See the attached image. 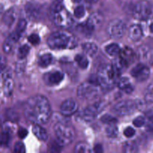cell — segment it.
<instances>
[{"label":"cell","mask_w":153,"mask_h":153,"mask_svg":"<svg viewBox=\"0 0 153 153\" xmlns=\"http://www.w3.org/2000/svg\"><path fill=\"white\" fill-rule=\"evenodd\" d=\"M24 114L35 124H45L50 119L52 110L47 98L41 95L30 97L24 105Z\"/></svg>","instance_id":"1"},{"label":"cell","mask_w":153,"mask_h":153,"mask_svg":"<svg viewBox=\"0 0 153 153\" xmlns=\"http://www.w3.org/2000/svg\"><path fill=\"white\" fill-rule=\"evenodd\" d=\"M121 70L114 64H105L100 68L97 74L99 85L105 90L111 89L118 82Z\"/></svg>","instance_id":"2"},{"label":"cell","mask_w":153,"mask_h":153,"mask_svg":"<svg viewBox=\"0 0 153 153\" xmlns=\"http://www.w3.org/2000/svg\"><path fill=\"white\" fill-rule=\"evenodd\" d=\"M47 44L52 49H73L77 45V40L70 33L56 31L49 36Z\"/></svg>","instance_id":"3"},{"label":"cell","mask_w":153,"mask_h":153,"mask_svg":"<svg viewBox=\"0 0 153 153\" xmlns=\"http://www.w3.org/2000/svg\"><path fill=\"white\" fill-rule=\"evenodd\" d=\"M51 16L54 23L61 28H69L73 24V18L60 2H55L52 5Z\"/></svg>","instance_id":"4"},{"label":"cell","mask_w":153,"mask_h":153,"mask_svg":"<svg viewBox=\"0 0 153 153\" xmlns=\"http://www.w3.org/2000/svg\"><path fill=\"white\" fill-rule=\"evenodd\" d=\"M57 142L61 146H67L74 140L76 137L75 130L71 126L66 123H58L54 126Z\"/></svg>","instance_id":"5"},{"label":"cell","mask_w":153,"mask_h":153,"mask_svg":"<svg viewBox=\"0 0 153 153\" xmlns=\"http://www.w3.org/2000/svg\"><path fill=\"white\" fill-rule=\"evenodd\" d=\"M99 94L97 85L91 82L81 84L77 90V95L81 100H93L97 98Z\"/></svg>","instance_id":"6"},{"label":"cell","mask_w":153,"mask_h":153,"mask_svg":"<svg viewBox=\"0 0 153 153\" xmlns=\"http://www.w3.org/2000/svg\"><path fill=\"white\" fill-rule=\"evenodd\" d=\"M133 16L139 20H146L149 19L152 13L151 4L146 1H140L135 4L132 10Z\"/></svg>","instance_id":"7"},{"label":"cell","mask_w":153,"mask_h":153,"mask_svg":"<svg viewBox=\"0 0 153 153\" xmlns=\"http://www.w3.org/2000/svg\"><path fill=\"white\" fill-rule=\"evenodd\" d=\"M137 107V103L132 100H126L120 101L114 106L113 111L120 116H126L132 114Z\"/></svg>","instance_id":"8"},{"label":"cell","mask_w":153,"mask_h":153,"mask_svg":"<svg viewBox=\"0 0 153 153\" xmlns=\"http://www.w3.org/2000/svg\"><path fill=\"white\" fill-rule=\"evenodd\" d=\"M126 25L121 19H114L109 22L107 28L108 35L113 39H120L124 35Z\"/></svg>","instance_id":"9"},{"label":"cell","mask_w":153,"mask_h":153,"mask_svg":"<svg viewBox=\"0 0 153 153\" xmlns=\"http://www.w3.org/2000/svg\"><path fill=\"white\" fill-rule=\"evenodd\" d=\"M102 108L103 104L102 102H97L95 104L89 105L82 111V118L87 122L93 121L94 119H96L97 115L102 110Z\"/></svg>","instance_id":"10"},{"label":"cell","mask_w":153,"mask_h":153,"mask_svg":"<svg viewBox=\"0 0 153 153\" xmlns=\"http://www.w3.org/2000/svg\"><path fill=\"white\" fill-rule=\"evenodd\" d=\"M150 70L146 64L140 63L132 68L131 75L138 82H144L149 78Z\"/></svg>","instance_id":"11"},{"label":"cell","mask_w":153,"mask_h":153,"mask_svg":"<svg viewBox=\"0 0 153 153\" xmlns=\"http://www.w3.org/2000/svg\"><path fill=\"white\" fill-rule=\"evenodd\" d=\"M137 58L140 62L145 64H153V49L150 46L143 45L137 49Z\"/></svg>","instance_id":"12"},{"label":"cell","mask_w":153,"mask_h":153,"mask_svg":"<svg viewBox=\"0 0 153 153\" xmlns=\"http://www.w3.org/2000/svg\"><path fill=\"white\" fill-rule=\"evenodd\" d=\"M119 58L121 60L123 64L126 67L132 64L136 58V55L133 49L128 46H126L121 49L119 53Z\"/></svg>","instance_id":"13"},{"label":"cell","mask_w":153,"mask_h":153,"mask_svg":"<svg viewBox=\"0 0 153 153\" xmlns=\"http://www.w3.org/2000/svg\"><path fill=\"white\" fill-rule=\"evenodd\" d=\"M78 109V105L73 99L65 100L60 107V111L64 116L69 117L76 113Z\"/></svg>","instance_id":"14"},{"label":"cell","mask_w":153,"mask_h":153,"mask_svg":"<svg viewBox=\"0 0 153 153\" xmlns=\"http://www.w3.org/2000/svg\"><path fill=\"white\" fill-rule=\"evenodd\" d=\"M46 82L48 85H56L64 79V74L59 71H55L46 74Z\"/></svg>","instance_id":"15"},{"label":"cell","mask_w":153,"mask_h":153,"mask_svg":"<svg viewBox=\"0 0 153 153\" xmlns=\"http://www.w3.org/2000/svg\"><path fill=\"white\" fill-rule=\"evenodd\" d=\"M16 15H17V13H16V9L13 8V7L10 8L3 14V23L5 25H7V26H11L13 24V22H15V20H16Z\"/></svg>","instance_id":"16"},{"label":"cell","mask_w":153,"mask_h":153,"mask_svg":"<svg viewBox=\"0 0 153 153\" xmlns=\"http://www.w3.org/2000/svg\"><path fill=\"white\" fill-rule=\"evenodd\" d=\"M103 22V16L100 13H94L88 18L87 23L92 27L94 30L99 28Z\"/></svg>","instance_id":"17"},{"label":"cell","mask_w":153,"mask_h":153,"mask_svg":"<svg viewBox=\"0 0 153 153\" xmlns=\"http://www.w3.org/2000/svg\"><path fill=\"white\" fill-rule=\"evenodd\" d=\"M25 13L28 15V17L31 19H37L40 15V9L37 5L31 3H28L25 6Z\"/></svg>","instance_id":"18"},{"label":"cell","mask_w":153,"mask_h":153,"mask_svg":"<svg viewBox=\"0 0 153 153\" xmlns=\"http://www.w3.org/2000/svg\"><path fill=\"white\" fill-rule=\"evenodd\" d=\"M128 35L133 41H138L143 37V31L138 25H133L130 27Z\"/></svg>","instance_id":"19"},{"label":"cell","mask_w":153,"mask_h":153,"mask_svg":"<svg viewBox=\"0 0 153 153\" xmlns=\"http://www.w3.org/2000/svg\"><path fill=\"white\" fill-rule=\"evenodd\" d=\"M117 85L120 90L126 94H131L134 91V87L128 78H121L117 82Z\"/></svg>","instance_id":"20"},{"label":"cell","mask_w":153,"mask_h":153,"mask_svg":"<svg viewBox=\"0 0 153 153\" xmlns=\"http://www.w3.org/2000/svg\"><path fill=\"white\" fill-rule=\"evenodd\" d=\"M33 134L37 137L39 140L42 141H46L48 140V133L46 132V130L43 128H42L39 124H35L32 127Z\"/></svg>","instance_id":"21"},{"label":"cell","mask_w":153,"mask_h":153,"mask_svg":"<svg viewBox=\"0 0 153 153\" xmlns=\"http://www.w3.org/2000/svg\"><path fill=\"white\" fill-rule=\"evenodd\" d=\"M82 49L84 50L85 53L90 57H94L97 55L98 52V47L97 45L94 43H85L82 44Z\"/></svg>","instance_id":"22"},{"label":"cell","mask_w":153,"mask_h":153,"mask_svg":"<svg viewBox=\"0 0 153 153\" xmlns=\"http://www.w3.org/2000/svg\"><path fill=\"white\" fill-rule=\"evenodd\" d=\"M16 40H14L11 36L9 35V37L4 40V43L2 45V49L5 53H10L13 49V46L16 43Z\"/></svg>","instance_id":"23"},{"label":"cell","mask_w":153,"mask_h":153,"mask_svg":"<svg viewBox=\"0 0 153 153\" xmlns=\"http://www.w3.org/2000/svg\"><path fill=\"white\" fill-rule=\"evenodd\" d=\"M120 50V47L117 43H111V44L108 45L105 47V52L111 56L119 55Z\"/></svg>","instance_id":"24"},{"label":"cell","mask_w":153,"mask_h":153,"mask_svg":"<svg viewBox=\"0 0 153 153\" xmlns=\"http://www.w3.org/2000/svg\"><path fill=\"white\" fill-rule=\"evenodd\" d=\"M52 61V56L51 54H44L39 58V65L41 67H47Z\"/></svg>","instance_id":"25"},{"label":"cell","mask_w":153,"mask_h":153,"mask_svg":"<svg viewBox=\"0 0 153 153\" xmlns=\"http://www.w3.org/2000/svg\"><path fill=\"white\" fill-rule=\"evenodd\" d=\"M74 152L76 153H90L92 152V150L88 143L80 142L76 146Z\"/></svg>","instance_id":"26"},{"label":"cell","mask_w":153,"mask_h":153,"mask_svg":"<svg viewBox=\"0 0 153 153\" xmlns=\"http://www.w3.org/2000/svg\"><path fill=\"white\" fill-rule=\"evenodd\" d=\"M77 29L79 32L82 33V34H85L87 36H91L92 33L94 32V29L91 26H90L88 23L85 24H80L79 26L77 27Z\"/></svg>","instance_id":"27"},{"label":"cell","mask_w":153,"mask_h":153,"mask_svg":"<svg viewBox=\"0 0 153 153\" xmlns=\"http://www.w3.org/2000/svg\"><path fill=\"white\" fill-rule=\"evenodd\" d=\"M105 133L108 137H116L118 134V128L115 124H108V126L105 128Z\"/></svg>","instance_id":"28"},{"label":"cell","mask_w":153,"mask_h":153,"mask_svg":"<svg viewBox=\"0 0 153 153\" xmlns=\"http://www.w3.org/2000/svg\"><path fill=\"white\" fill-rule=\"evenodd\" d=\"M13 88V82L11 78L9 77L5 79L4 83V93L6 96H10L12 94Z\"/></svg>","instance_id":"29"},{"label":"cell","mask_w":153,"mask_h":153,"mask_svg":"<svg viewBox=\"0 0 153 153\" xmlns=\"http://www.w3.org/2000/svg\"><path fill=\"white\" fill-rule=\"evenodd\" d=\"M75 61H76L79 67L82 69H86L88 67V64H89V61H88V58L82 55H76V58H75Z\"/></svg>","instance_id":"30"},{"label":"cell","mask_w":153,"mask_h":153,"mask_svg":"<svg viewBox=\"0 0 153 153\" xmlns=\"http://www.w3.org/2000/svg\"><path fill=\"white\" fill-rule=\"evenodd\" d=\"M123 150L124 152L127 153H134L137 152L138 151V148H137V146L136 145V143L134 142L129 141L126 142L124 144Z\"/></svg>","instance_id":"31"},{"label":"cell","mask_w":153,"mask_h":153,"mask_svg":"<svg viewBox=\"0 0 153 153\" xmlns=\"http://www.w3.org/2000/svg\"><path fill=\"white\" fill-rule=\"evenodd\" d=\"M144 99L147 103H153V84L146 88L144 93Z\"/></svg>","instance_id":"32"},{"label":"cell","mask_w":153,"mask_h":153,"mask_svg":"<svg viewBox=\"0 0 153 153\" xmlns=\"http://www.w3.org/2000/svg\"><path fill=\"white\" fill-rule=\"evenodd\" d=\"M10 134L7 131H2L0 133V146H7L10 142Z\"/></svg>","instance_id":"33"},{"label":"cell","mask_w":153,"mask_h":153,"mask_svg":"<svg viewBox=\"0 0 153 153\" xmlns=\"http://www.w3.org/2000/svg\"><path fill=\"white\" fill-rule=\"evenodd\" d=\"M30 51V48L28 45H23L20 46L18 50V58L19 59H24L28 55Z\"/></svg>","instance_id":"34"},{"label":"cell","mask_w":153,"mask_h":153,"mask_svg":"<svg viewBox=\"0 0 153 153\" xmlns=\"http://www.w3.org/2000/svg\"><path fill=\"white\" fill-rule=\"evenodd\" d=\"M6 118L11 122H16L19 119L17 113L13 109H8L6 111Z\"/></svg>","instance_id":"35"},{"label":"cell","mask_w":153,"mask_h":153,"mask_svg":"<svg viewBox=\"0 0 153 153\" xmlns=\"http://www.w3.org/2000/svg\"><path fill=\"white\" fill-rule=\"evenodd\" d=\"M101 121L102 123H104L108 125V124H115L117 122V120L116 118L113 117L112 116H111V115L105 114L104 115V116L102 117Z\"/></svg>","instance_id":"36"},{"label":"cell","mask_w":153,"mask_h":153,"mask_svg":"<svg viewBox=\"0 0 153 153\" xmlns=\"http://www.w3.org/2000/svg\"><path fill=\"white\" fill-rule=\"evenodd\" d=\"M145 123H146V121H145V118L142 116L137 117H136L135 119L133 120V124H134V126L138 127V128L144 126Z\"/></svg>","instance_id":"37"},{"label":"cell","mask_w":153,"mask_h":153,"mask_svg":"<svg viewBox=\"0 0 153 153\" xmlns=\"http://www.w3.org/2000/svg\"><path fill=\"white\" fill-rule=\"evenodd\" d=\"M26 25H27V22L25 19H19V22H18L17 25H16V30L19 33H22V31H25V28H26Z\"/></svg>","instance_id":"38"},{"label":"cell","mask_w":153,"mask_h":153,"mask_svg":"<svg viewBox=\"0 0 153 153\" xmlns=\"http://www.w3.org/2000/svg\"><path fill=\"white\" fill-rule=\"evenodd\" d=\"M85 7H84L82 5L78 6L74 10V15L77 18H82V16L85 15Z\"/></svg>","instance_id":"39"},{"label":"cell","mask_w":153,"mask_h":153,"mask_svg":"<svg viewBox=\"0 0 153 153\" xmlns=\"http://www.w3.org/2000/svg\"><path fill=\"white\" fill-rule=\"evenodd\" d=\"M28 40L29 43H31L32 45H37L39 44L40 41V38L37 34H32L28 37Z\"/></svg>","instance_id":"40"},{"label":"cell","mask_w":153,"mask_h":153,"mask_svg":"<svg viewBox=\"0 0 153 153\" xmlns=\"http://www.w3.org/2000/svg\"><path fill=\"white\" fill-rule=\"evenodd\" d=\"M13 151L16 153H23L25 152V146L21 142H17V143H15L14 145V149Z\"/></svg>","instance_id":"41"},{"label":"cell","mask_w":153,"mask_h":153,"mask_svg":"<svg viewBox=\"0 0 153 153\" xmlns=\"http://www.w3.org/2000/svg\"><path fill=\"white\" fill-rule=\"evenodd\" d=\"M134 134H135V130L131 128V127H127L125 131H124V135L126 137H128V138L132 137Z\"/></svg>","instance_id":"42"},{"label":"cell","mask_w":153,"mask_h":153,"mask_svg":"<svg viewBox=\"0 0 153 153\" xmlns=\"http://www.w3.org/2000/svg\"><path fill=\"white\" fill-rule=\"evenodd\" d=\"M25 67V62H23V59H20V61L16 64V71L17 73H21L24 70Z\"/></svg>","instance_id":"43"},{"label":"cell","mask_w":153,"mask_h":153,"mask_svg":"<svg viewBox=\"0 0 153 153\" xmlns=\"http://www.w3.org/2000/svg\"><path fill=\"white\" fill-rule=\"evenodd\" d=\"M6 64H7L6 58L3 55H0V73L4 71L6 67Z\"/></svg>","instance_id":"44"},{"label":"cell","mask_w":153,"mask_h":153,"mask_svg":"<svg viewBox=\"0 0 153 153\" xmlns=\"http://www.w3.org/2000/svg\"><path fill=\"white\" fill-rule=\"evenodd\" d=\"M27 134H28V131H27L25 128H20V129H19V131H18V136H19V137H20L21 139L25 138L27 136Z\"/></svg>","instance_id":"45"},{"label":"cell","mask_w":153,"mask_h":153,"mask_svg":"<svg viewBox=\"0 0 153 153\" xmlns=\"http://www.w3.org/2000/svg\"><path fill=\"white\" fill-rule=\"evenodd\" d=\"M146 117H147L148 119H149L151 122H153V109L152 110H149V111L146 113Z\"/></svg>","instance_id":"46"},{"label":"cell","mask_w":153,"mask_h":153,"mask_svg":"<svg viewBox=\"0 0 153 153\" xmlns=\"http://www.w3.org/2000/svg\"><path fill=\"white\" fill-rule=\"evenodd\" d=\"M94 151L96 152H102V147L100 144H97L95 146V148H94Z\"/></svg>","instance_id":"47"},{"label":"cell","mask_w":153,"mask_h":153,"mask_svg":"<svg viewBox=\"0 0 153 153\" xmlns=\"http://www.w3.org/2000/svg\"><path fill=\"white\" fill-rule=\"evenodd\" d=\"M99 1H100V0H86V1H88V2L89 3H96Z\"/></svg>","instance_id":"48"},{"label":"cell","mask_w":153,"mask_h":153,"mask_svg":"<svg viewBox=\"0 0 153 153\" xmlns=\"http://www.w3.org/2000/svg\"><path fill=\"white\" fill-rule=\"evenodd\" d=\"M2 10H3V6L1 5V4H0V14L1 13Z\"/></svg>","instance_id":"49"},{"label":"cell","mask_w":153,"mask_h":153,"mask_svg":"<svg viewBox=\"0 0 153 153\" xmlns=\"http://www.w3.org/2000/svg\"><path fill=\"white\" fill-rule=\"evenodd\" d=\"M150 31L153 32V22L150 25Z\"/></svg>","instance_id":"50"},{"label":"cell","mask_w":153,"mask_h":153,"mask_svg":"<svg viewBox=\"0 0 153 153\" xmlns=\"http://www.w3.org/2000/svg\"><path fill=\"white\" fill-rule=\"evenodd\" d=\"M73 1L75 3H79V2H80L81 0H73Z\"/></svg>","instance_id":"51"}]
</instances>
